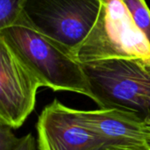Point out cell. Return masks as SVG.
<instances>
[{
    "label": "cell",
    "instance_id": "5bb4252c",
    "mask_svg": "<svg viewBox=\"0 0 150 150\" xmlns=\"http://www.w3.org/2000/svg\"><path fill=\"white\" fill-rule=\"evenodd\" d=\"M147 143H148V144H149V145L150 146V138L149 139V141H148V142H147Z\"/></svg>",
    "mask_w": 150,
    "mask_h": 150
},
{
    "label": "cell",
    "instance_id": "8fae6325",
    "mask_svg": "<svg viewBox=\"0 0 150 150\" xmlns=\"http://www.w3.org/2000/svg\"><path fill=\"white\" fill-rule=\"evenodd\" d=\"M103 150H150V146L148 143L137 144H118L105 146Z\"/></svg>",
    "mask_w": 150,
    "mask_h": 150
},
{
    "label": "cell",
    "instance_id": "9c48e42d",
    "mask_svg": "<svg viewBox=\"0 0 150 150\" xmlns=\"http://www.w3.org/2000/svg\"><path fill=\"white\" fill-rule=\"evenodd\" d=\"M22 3L23 0H0V30L18 21Z\"/></svg>",
    "mask_w": 150,
    "mask_h": 150
},
{
    "label": "cell",
    "instance_id": "7a4b0ae2",
    "mask_svg": "<svg viewBox=\"0 0 150 150\" xmlns=\"http://www.w3.org/2000/svg\"><path fill=\"white\" fill-rule=\"evenodd\" d=\"M90 98L100 108L134 114L150 126V68L126 59L82 64Z\"/></svg>",
    "mask_w": 150,
    "mask_h": 150
},
{
    "label": "cell",
    "instance_id": "277c9868",
    "mask_svg": "<svg viewBox=\"0 0 150 150\" xmlns=\"http://www.w3.org/2000/svg\"><path fill=\"white\" fill-rule=\"evenodd\" d=\"M101 4L102 0H23L18 20L53 40L74 58L92 29Z\"/></svg>",
    "mask_w": 150,
    "mask_h": 150
},
{
    "label": "cell",
    "instance_id": "4fadbf2b",
    "mask_svg": "<svg viewBox=\"0 0 150 150\" xmlns=\"http://www.w3.org/2000/svg\"><path fill=\"white\" fill-rule=\"evenodd\" d=\"M103 149H104V147H103V148H100V149H93V150H103Z\"/></svg>",
    "mask_w": 150,
    "mask_h": 150
},
{
    "label": "cell",
    "instance_id": "8992f818",
    "mask_svg": "<svg viewBox=\"0 0 150 150\" xmlns=\"http://www.w3.org/2000/svg\"><path fill=\"white\" fill-rule=\"evenodd\" d=\"M36 128L39 150H93L107 146L83 124L77 110L57 99L40 112Z\"/></svg>",
    "mask_w": 150,
    "mask_h": 150
},
{
    "label": "cell",
    "instance_id": "6da1fadb",
    "mask_svg": "<svg viewBox=\"0 0 150 150\" xmlns=\"http://www.w3.org/2000/svg\"><path fill=\"white\" fill-rule=\"evenodd\" d=\"M0 40L43 87L73 91L90 98L82 64L47 37L18 20L0 30Z\"/></svg>",
    "mask_w": 150,
    "mask_h": 150
},
{
    "label": "cell",
    "instance_id": "5b68a950",
    "mask_svg": "<svg viewBox=\"0 0 150 150\" xmlns=\"http://www.w3.org/2000/svg\"><path fill=\"white\" fill-rule=\"evenodd\" d=\"M41 83L0 40V124L20 127L32 113Z\"/></svg>",
    "mask_w": 150,
    "mask_h": 150
},
{
    "label": "cell",
    "instance_id": "30bf717a",
    "mask_svg": "<svg viewBox=\"0 0 150 150\" xmlns=\"http://www.w3.org/2000/svg\"><path fill=\"white\" fill-rule=\"evenodd\" d=\"M9 126L0 124V150H16L22 142V137L18 138Z\"/></svg>",
    "mask_w": 150,
    "mask_h": 150
},
{
    "label": "cell",
    "instance_id": "3957f363",
    "mask_svg": "<svg viewBox=\"0 0 150 150\" xmlns=\"http://www.w3.org/2000/svg\"><path fill=\"white\" fill-rule=\"evenodd\" d=\"M74 59L81 64L111 59L134 60L150 68V43L123 0H102L98 18Z\"/></svg>",
    "mask_w": 150,
    "mask_h": 150
},
{
    "label": "cell",
    "instance_id": "7c38bea8",
    "mask_svg": "<svg viewBox=\"0 0 150 150\" xmlns=\"http://www.w3.org/2000/svg\"><path fill=\"white\" fill-rule=\"evenodd\" d=\"M16 150H39V149L33 134H28L22 137V142Z\"/></svg>",
    "mask_w": 150,
    "mask_h": 150
},
{
    "label": "cell",
    "instance_id": "52a82bcc",
    "mask_svg": "<svg viewBox=\"0 0 150 150\" xmlns=\"http://www.w3.org/2000/svg\"><path fill=\"white\" fill-rule=\"evenodd\" d=\"M77 112L83 124L107 146L147 143L150 138V126L133 113L103 108Z\"/></svg>",
    "mask_w": 150,
    "mask_h": 150
},
{
    "label": "cell",
    "instance_id": "ba28073f",
    "mask_svg": "<svg viewBox=\"0 0 150 150\" xmlns=\"http://www.w3.org/2000/svg\"><path fill=\"white\" fill-rule=\"evenodd\" d=\"M137 27L150 43V10L145 0H123Z\"/></svg>",
    "mask_w": 150,
    "mask_h": 150
}]
</instances>
